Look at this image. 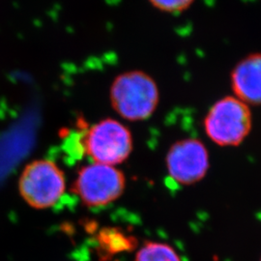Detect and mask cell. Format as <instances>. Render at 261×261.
I'll return each instance as SVG.
<instances>
[{
    "label": "cell",
    "mask_w": 261,
    "mask_h": 261,
    "mask_svg": "<svg viewBox=\"0 0 261 261\" xmlns=\"http://www.w3.org/2000/svg\"><path fill=\"white\" fill-rule=\"evenodd\" d=\"M110 102L113 111L125 120H147L160 105L158 84L144 71L123 72L112 81Z\"/></svg>",
    "instance_id": "6da1fadb"
},
{
    "label": "cell",
    "mask_w": 261,
    "mask_h": 261,
    "mask_svg": "<svg viewBox=\"0 0 261 261\" xmlns=\"http://www.w3.org/2000/svg\"><path fill=\"white\" fill-rule=\"evenodd\" d=\"M203 126L207 137L217 145L235 147L250 135L252 113L248 105L233 95L224 96L209 109Z\"/></svg>",
    "instance_id": "7a4b0ae2"
},
{
    "label": "cell",
    "mask_w": 261,
    "mask_h": 261,
    "mask_svg": "<svg viewBox=\"0 0 261 261\" xmlns=\"http://www.w3.org/2000/svg\"><path fill=\"white\" fill-rule=\"evenodd\" d=\"M82 147L92 163L115 167L130 157L134 140L127 126L109 117L94 123L84 132Z\"/></svg>",
    "instance_id": "3957f363"
},
{
    "label": "cell",
    "mask_w": 261,
    "mask_h": 261,
    "mask_svg": "<svg viewBox=\"0 0 261 261\" xmlns=\"http://www.w3.org/2000/svg\"><path fill=\"white\" fill-rule=\"evenodd\" d=\"M64 171L54 161L34 160L22 169L19 178V192L28 205L45 210L56 206L65 195Z\"/></svg>",
    "instance_id": "277c9868"
},
{
    "label": "cell",
    "mask_w": 261,
    "mask_h": 261,
    "mask_svg": "<svg viewBox=\"0 0 261 261\" xmlns=\"http://www.w3.org/2000/svg\"><path fill=\"white\" fill-rule=\"evenodd\" d=\"M71 188L84 205L99 208L110 205L123 195L126 178L115 167L92 163L77 171Z\"/></svg>",
    "instance_id": "5b68a950"
},
{
    "label": "cell",
    "mask_w": 261,
    "mask_h": 261,
    "mask_svg": "<svg viewBox=\"0 0 261 261\" xmlns=\"http://www.w3.org/2000/svg\"><path fill=\"white\" fill-rule=\"evenodd\" d=\"M169 176L182 185H193L205 177L209 169V153L204 143L196 139L174 142L167 153Z\"/></svg>",
    "instance_id": "8992f818"
},
{
    "label": "cell",
    "mask_w": 261,
    "mask_h": 261,
    "mask_svg": "<svg viewBox=\"0 0 261 261\" xmlns=\"http://www.w3.org/2000/svg\"><path fill=\"white\" fill-rule=\"evenodd\" d=\"M229 79L234 97L249 107L261 106V53H252L240 59Z\"/></svg>",
    "instance_id": "52a82bcc"
},
{
    "label": "cell",
    "mask_w": 261,
    "mask_h": 261,
    "mask_svg": "<svg viewBox=\"0 0 261 261\" xmlns=\"http://www.w3.org/2000/svg\"><path fill=\"white\" fill-rule=\"evenodd\" d=\"M97 240L99 249L106 257L129 252L137 246V239L134 236L125 233L117 227H105L98 233Z\"/></svg>",
    "instance_id": "ba28073f"
},
{
    "label": "cell",
    "mask_w": 261,
    "mask_h": 261,
    "mask_svg": "<svg viewBox=\"0 0 261 261\" xmlns=\"http://www.w3.org/2000/svg\"><path fill=\"white\" fill-rule=\"evenodd\" d=\"M135 261H181L175 250L168 244L161 242L144 243L137 252Z\"/></svg>",
    "instance_id": "9c48e42d"
},
{
    "label": "cell",
    "mask_w": 261,
    "mask_h": 261,
    "mask_svg": "<svg viewBox=\"0 0 261 261\" xmlns=\"http://www.w3.org/2000/svg\"><path fill=\"white\" fill-rule=\"evenodd\" d=\"M155 9L168 14H181L189 9L196 0H147Z\"/></svg>",
    "instance_id": "30bf717a"
},
{
    "label": "cell",
    "mask_w": 261,
    "mask_h": 261,
    "mask_svg": "<svg viewBox=\"0 0 261 261\" xmlns=\"http://www.w3.org/2000/svg\"><path fill=\"white\" fill-rule=\"evenodd\" d=\"M260 261H261V259H260Z\"/></svg>",
    "instance_id": "8fae6325"
}]
</instances>
